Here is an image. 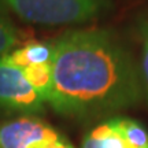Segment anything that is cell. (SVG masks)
<instances>
[{
	"label": "cell",
	"mask_w": 148,
	"mask_h": 148,
	"mask_svg": "<svg viewBox=\"0 0 148 148\" xmlns=\"http://www.w3.org/2000/svg\"><path fill=\"white\" fill-rule=\"evenodd\" d=\"M0 148H74L67 137L37 116L0 123Z\"/></svg>",
	"instance_id": "cell-3"
},
{
	"label": "cell",
	"mask_w": 148,
	"mask_h": 148,
	"mask_svg": "<svg viewBox=\"0 0 148 148\" xmlns=\"http://www.w3.org/2000/svg\"><path fill=\"white\" fill-rule=\"evenodd\" d=\"M4 58L19 69H25L32 64L51 63L53 59V45L45 42H29L5 53Z\"/></svg>",
	"instance_id": "cell-6"
},
{
	"label": "cell",
	"mask_w": 148,
	"mask_h": 148,
	"mask_svg": "<svg viewBox=\"0 0 148 148\" xmlns=\"http://www.w3.org/2000/svg\"><path fill=\"white\" fill-rule=\"evenodd\" d=\"M21 19L40 25L84 23L111 8V0H4Z\"/></svg>",
	"instance_id": "cell-2"
},
{
	"label": "cell",
	"mask_w": 148,
	"mask_h": 148,
	"mask_svg": "<svg viewBox=\"0 0 148 148\" xmlns=\"http://www.w3.org/2000/svg\"><path fill=\"white\" fill-rule=\"evenodd\" d=\"M53 45L49 106L67 118L88 119L140 103V66L114 34L104 29L63 33Z\"/></svg>",
	"instance_id": "cell-1"
},
{
	"label": "cell",
	"mask_w": 148,
	"mask_h": 148,
	"mask_svg": "<svg viewBox=\"0 0 148 148\" xmlns=\"http://www.w3.org/2000/svg\"><path fill=\"white\" fill-rule=\"evenodd\" d=\"M0 110L22 116L44 112L45 101L27 82L19 67L0 56Z\"/></svg>",
	"instance_id": "cell-5"
},
{
	"label": "cell",
	"mask_w": 148,
	"mask_h": 148,
	"mask_svg": "<svg viewBox=\"0 0 148 148\" xmlns=\"http://www.w3.org/2000/svg\"><path fill=\"white\" fill-rule=\"evenodd\" d=\"M23 71L25 78L27 82L32 85V88L36 90L41 99L45 103H48L51 90H52V62L51 63H40V64H32L25 69H21Z\"/></svg>",
	"instance_id": "cell-7"
},
{
	"label": "cell",
	"mask_w": 148,
	"mask_h": 148,
	"mask_svg": "<svg viewBox=\"0 0 148 148\" xmlns=\"http://www.w3.org/2000/svg\"><path fill=\"white\" fill-rule=\"evenodd\" d=\"M141 77H143L144 92L148 97V25L143 30V52H141Z\"/></svg>",
	"instance_id": "cell-9"
},
{
	"label": "cell",
	"mask_w": 148,
	"mask_h": 148,
	"mask_svg": "<svg viewBox=\"0 0 148 148\" xmlns=\"http://www.w3.org/2000/svg\"><path fill=\"white\" fill-rule=\"evenodd\" d=\"M81 148H148V129L127 116H110L85 133Z\"/></svg>",
	"instance_id": "cell-4"
},
{
	"label": "cell",
	"mask_w": 148,
	"mask_h": 148,
	"mask_svg": "<svg viewBox=\"0 0 148 148\" xmlns=\"http://www.w3.org/2000/svg\"><path fill=\"white\" fill-rule=\"evenodd\" d=\"M18 42L15 26L12 25L4 10V5L0 0V56L11 52Z\"/></svg>",
	"instance_id": "cell-8"
}]
</instances>
